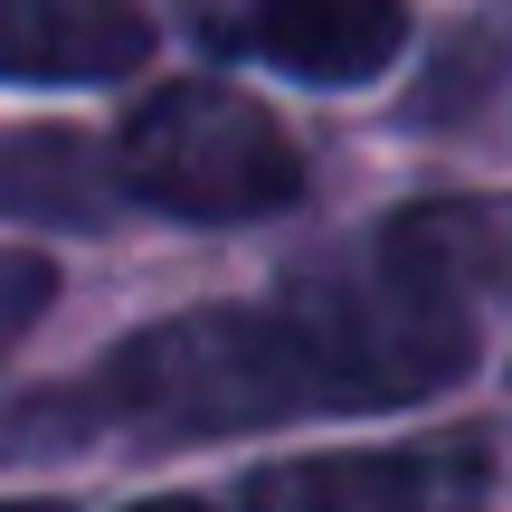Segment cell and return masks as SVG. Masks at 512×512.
Instances as JSON below:
<instances>
[{"label": "cell", "instance_id": "cell-1", "mask_svg": "<svg viewBox=\"0 0 512 512\" xmlns=\"http://www.w3.org/2000/svg\"><path fill=\"white\" fill-rule=\"evenodd\" d=\"M313 408H342L313 332L285 304H209L133 332L105 351L76 399H38L0 427V456H38V437H95V427H143V437H238L285 427Z\"/></svg>", "mask_w": 512, "mask_h": 512}, {"label": "cell", "instance_id": "cell-2", "mask_svg": "<svg viewBox=\"0 0 512 512\" xmlns=\"http://www.w3.org/2000/svg\"><path fill=\"white\" fill-rule=\"evenodd\" d=\"M114 181L171 219H266L304 200V152L256 95L219 76H181L133 105L114 143Z\"/></svg>", "mask_w": 512, "mask_h": 512}, {"label": "cell", "instance_id": "cell-3", "mask_svg": "<svg viewBox=\"0 0 512 512\" xmlns=\"http://www.w3.org/2000/svg\"><path fill=\"white\" fill-rule=\"evenodd\" d=\"M484 494H494V456L475 437H446V446L256 465L238 503L247 512H484Z\"/></svg>", "mask_w": 512, "mask_h": 512}, {"label": "cell", "instance_id": "cell-4", "mask_svg": "<svg viewBox=\"0 0 512 512\" xmlns=\"http://www.w3.org/2000/svg\"><path fill=\"white\" fill-rule=\"evenodd\" d=\"M143 57V0H0V86H105Z\"/></svg>", "mask_w": 512, "mask_h": 512}, {"label": "cell", "instance_id": "cell-5", "mask_svg": "<svg viewBox=\"0 0 512 512\" xmlns=\"http://www.w3.org/2000/svg\"><path fill=\"white\" fill-rule=\"evenodd\" d=\"M247 48L304 86H370L408 48V0H256Z\"/></svg>", "mask_w": 512, "mask_h": 512}, {"label": "cell", "instance_id": "cell-6", "mask_svg": "<svg viewBox=\"0 0 512 512\" xmlns=\"http://www.w3.org/2000/svg\"><path fill=\"white\" fill-rule=\"evenodd\" d=\"M10 200L38 209V219H76V228H95L105 190L86 181V143H76V133H19V152H10Z\"/></svg>", "mask_w": 512, "mask_h": 512}, {"label": "cell", "instance_id": "cell-7", "mask_svg": "<svg viewBox=\"0 0 512 512\" xmlns=\"http://www.w3.org/2000/svg\"><path fill=\"white\" fill-rule=\"evenodd\" d=\"M48 294H57V266H48V256L0 247V361H10V351H19V332L48 313Z\"/></svg>", "mask_w": 512, "mask_h": 512}, {"label": "cell", "instance_id": "cell-8", "mask_svg": "<svg viewBox=\"0 0 512 512\" xmlns=\"http://www.w3.org/2000/svg\"><path fill=\"white\" fill-rule=\"evenodd\" d=\"M133 512H209V503H181V494H152V503H133Z\"/></svg>", "mask_w": 512, "mask_h": 512}, {"label": "cell", "instance_id": "cell-9", "mask_svg": "<svg viewBox=\"0 0 512 512\" xmlns=\"http://www.w3.org/2000/svg\"><path fill=\"white\" fill-rule=\"evenodd\" d=\"M0 512H67V503H0Z\"/></svg>", "mask_w": 512, "mask_h": 512}]
</instances>
